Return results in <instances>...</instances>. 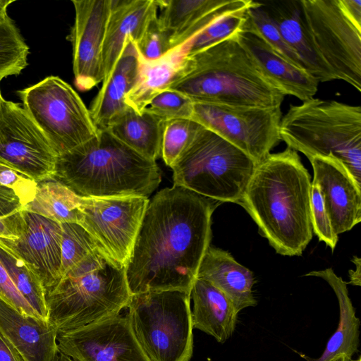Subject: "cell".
Segmentation results:
<instances>
[{
  "label": "cell",
  "mask_w": 361,
  "mask_h": 361,
  "mask_svg": "<svg viewBox=\"0 0 361 361\" xmlns=\"http://www.w3.org/2000/svg\"><path fill=\"white\" fill-rule=\"evenodd\" d=\"M126 308L133 332L152 361H190L193 351L190 293L133 294Z\"/></svg>",
  "instance_id": "cell-8"
},
{
  "label": "cell",
  "mask_w": 361,
  "mask_h": 361,
  "mask_svg": "<svg viewBox=\"0 0 361 361\" xmlns=\"http://www.w3.org/2000/svg\"><path fill=\"white\" fill-rule=\"evenodd\" d=\"M256 164L240 149L202 126L171 168L173 185L221 203L238 204Z\"/></svg>",
  "instance_id": "cell-7"
},
{
  "label": "cell",
  "mask_w": 361,
  "mask_h": 361,
  "mask_svg": "<svg viewBox=\"0 0 361 361\" xmlns=\"http://www.w3.org/2000/svg\"><path fill=\"white\" fill-rule=\"evenodd\" d=\"M56 341L59 352L75 361H152L121 314L58 332Z\"/></svg>",
  "instance_id": "cell-14"
},
{
  "label": "cell",
  "mask_w": 361,
  "mask_h": 361,
  "mask_svg": "<svg viewBox=\"0 0 361 361\" xmlns=\"http://www.w3.org/2000/svg\"><path fill=\"white\" fill-rule=\"evenodd\" d=\"M197 278L220 290L238 312L257 303L252 290L255 284L253 273L227 251L209 246L201 261Z\"/></svg>",
  "instance_id": "cell-24"
},
{
  "label": "cell",
  "mask_w": 361,
  "mask_h": 361,
  "mask_svg": "<svg viewBox=\"0 0 361 361\" xmlns=\"http://www.w3.org/2000/svg\"><path fill=\"white\" fill-rule=\"evenodd\" d=\"M280 140L308 159L331 155L361 185V107L310 98L281 117Z\"/></svg>",
  "instance_id": "cell-6"
},
{
  "label": "cell",
  "mask_w": 361,
  "mask_h": 361,
  "mask_svg": "<svg viewBox=\"0 0 361 361\" xmlns=\"http://www.w3.org/2000/svg\"><path fill=\"white\" fill-rule=\"evenodd\" d=\"M355 361H361L360 357H359Z\"/></svg>",
  "instance_id": "cell-50"
},
{
  "label": "cell",
  "mask_w": 361,
  "mask_h": 361,
  "mask_svg": "<svg viewBox=\"0 0 361 361\" xmlns=\"http://www.w3.org/2000/svg\"><path fill=\"white\" fill-rule=\"evenodd\" d=\"M285 42L296 53L306 71L319 82L335 80L316 51L306 30L300 0L261 2Z\"/></svg>",
  "instance_id": "cell-23"
},
{
  "label": "cell",
  "mask_w": 361,
  "mask_h": 361,
  "mask_svg": "<svg viewBox=\"0 0 361 361\" xmlns=\"http://www.w3.org/2000/svg\"><path fill=\"white\" fill-rule=\"evenodd\" d=\"M0 361H23L13 345L0 332Z\"/></svg>",
  "instance_id": "cell-44"
},
{
  "label": "cell",
  "mask_w": 361,
  "mask_h": 361,
  "mask_svg": "<svg viewBox=\"0 0 361 361\" xmlns=\"http://www.w3.org/2000/svg\"><path fill=\"white\" fill-rule=\"evenodd\" d=\"M0 298L23 314L42 318L18 292L1 262Z\"/></svg>",
  "instance_id": "cell-40"
},
{
  "label": "cell",
  "mask_w": 361,
  "mask_h": 361,
  "mask_svg": "<svg viewBox=\"0 0 361 361\" xmlns=\"http://www.w3.org/2000/svg\"><path fill=\"white\" fill-rule=\"evenodd\" d=\"M202 128L192 119L180 118L164 123L161 140V157L165 164L171 165L190 145Z\"/></svg>",
  "instance_id": "cell-34"
},
{
  "label": "cell",
  "mask_w": 361,
  "mask_h": 361,
  "mask_svg": "<svg viewBox=\"0 0 361 361\" xmlns=\"http://www.w3.org/2000/svg\"><path fill=\"white\" fill-rule=\"evenodd\" d=\"M166 89L193 102L255 107L281 106L285 95L261 73L235 35L183 54Z\"/></svg>",
  "instance_id": "cell-3"
},
{
  "label": "cell",
  "mask_w": 361,
  "mask_h": 361,
  "mask_svg": "<svg viewBox=\"0 0 361 361\" xmlns=\"http://www.w3.org/2000/svg\"><path fill=\"white\" fill-rule=\"evenodd\" d=\"M149 202L145 196L81 197L78 224L102 251L125 266Z\"/></svg>",
  "instance_id": "cell-12"
},
{
  "label": "cell",
  "mask_w": 361,
  "mask_h": 361,
  "mask_svg": "<svg viewBox=\"0 0 361 361\" xmlns=\"http://www.w3.org/2000/svg\"><path fill=\"white\" fill-rule=\"evenodd\" d=\"M0 262L18 292L40 317L48 320L46 290L39 276L23 261L1 246Z\"/></svg>",
  "instance_id": "cell-30"
},
{
  "label": "cell",
  "mask_w": 361,
  "mask_h": 361,
  "mask_svg": "<svg viewBox=\"0 0 361 361\" xmlns=\"http://www.w3.org/2000/svg\"><path fill=\"white\" fill-rule=\"evenodd\" d=\"M329 361H355L352 357H349L346 355H338L331 359Z\"/></svg>",
  "instance_id": "cell-48"
},
{
  "label": "cell",
  "mask_w": 361,
  "mask_h": 361,
  "mask_svg": "<svg viewBox=\"0 0 361 361\" xmlns=\"http://www.w3.org/2000/svg\"><path fill=\"white\" fill-rule=\"evenodd\" d=\"M57 156L19 103H0V163L39 183L52 178Z\"/></svg>",
  "instance_id": "cell-13"
},
{
  "label": "cell",
  "mask_w": 361,
  "mask_h": 361,
  "mask_svg": "<svg viewBox=\"0 0 361 361\" xmlns=\"http://www.w3.org/2000/svg\"><path fill=\"white\" fill-rule=\"evenodd\" d=\"M326 212L336 235L351 230L361 221V185L344 165L331 155L308 159Z\"/></svg>",
  "instance_id": "cell-17"
},
{
  "label": "cell",
  "mask_w": 361,
  "mask_h": 361,
  "mask_svg": "<svg viewBox=\"0 0 361 361\" xmlns=\"http://www.w3.org/2000/svg\"><path fill=\"white\" fill-rule=\"evenodd\" d=\"M310 218L312 231L320 241L332 250L336 247L338 238L334 232L330 219L326 212L322 196L317 184L312 182Z\"/></svg>",
  "instance_id": "cell-38"
},
{
  "label": "cell",
  "mask_w": 361,
  "mask_h": 361,
  "mask_svg": "<svg viewBox=\"0 0 361 361\" xmlns=\"http://www.w3.org/2000/svg\"><path fill=\"white\" fill-rule=\"evenodd\" d=\"M25 204L11 188L0 185V216L24 209Z\"/></svg>",
  "instance_id": "cell-42"
},
{
  "label": "cell",
  "mask_w": 361,
  "mask_h": 361,
  "mask_svg": "<svg viewBox=\"0 0 361 361\" xmlns=\"http://www.w3.org/2000/svg\"><path fill=\"white\" fill-rule=\"evenodd\" d=\"M303 22L319 57L335 80L361 92V30L338 0H300Z\"/></svg>",
  "instance_id": "cell-10"
},
{
  "label": "cell",
  "mask_w": 361,
  "mask_h": 361,
  "mask_svg": "<svg viewBox=\"0 0 361 361\" xmlns=\"http://www.w3.org/2000/svg\"><path fill=\"white\" fill-rule=\"evenodd\" d=\"M75 20L69 36L75 85L87 91L104 78L102 49L111 0H73Z\"/></svg>",
  "instance_id": "cell-15"
},
{
  "label": "cell",
  "mask_w": 361,
  "mask_h": 361,
  "mask_svg": "<svg viewBox=\"0 0 361 361\" xmlns=\"http://www.w3.org/2000/svg\"><path fill=\"white\" fill-rule=\"evenodd\" d=\"M235 37L262 75L285 96L303 102L317 93L319 82L313 76L275 52L255 32L241 29Z\"/></svg>",
  "instance_id": "cell-19"
},
{
  "label": "cell",
  "mask_w": 361,
  "mask_h": 361,
  "mask_svg": "<svg viewBox=\"0 0 361 361\" xmlns=\"http://www.w3.org/2000/svg\"><path fill=\"white\" fill-rule=\"evenodd\" d=\"M184 48L169 51L161 58L147 61L142 56L137 80L126 97V104L137 113H142L151 100L166 90L176 75Z\"/></svg>",
  "instance_id": "cell-28"
},
{
  "label": "cell",
  "mask_w": 361,
  "mask_h": 361,
  "mask_svg": "<svg viewBox=\"0 0 361 361\" xmlns=\"http://www.w3.org/2000/svg\"><path fill=\"white\" fill-rule=\"evenodd\" d=\"M353 262L355 265V270H349V279L350 281L348 283L353 286H360V265H361V259L360 257L357 256H353L352 259Z\"/></svg>",
  "instance_id": "cell-45"
},
{
  "label": "cell",
  "mask_w": 361,
  "mask_h": 361,
  "mask_svg": "<svg viewBox=\"0 0 361 361\" xmlns=\"http://www.w3.org/2000/svg\"><path fill=\"white\" fill-rule=\"evenodd\" d=\"M53 361H75L69 356L59 352L55 356Z\"/></svg>",
  "instance_id": "cell-47"
},
{
  "label": "cell",
  "mask_w": 361,
  "mask_h": 361,
  "mask_svg": "<svg viewBox=\"0 0 361 361\" xmlns=\"http://www.w3.org/2000/svg\"><path fill=\"white\" fill-rule=\"evenodd\" d=\"M0 332L23 361H53L58 331L47 319L27 315L0 298Z\"/></svg>",
  "instance_id": "cell-20"
},
{
  "label": "cell",
  "mask_w": 361,
  "mask_h": 361,
  "mask_svg": "<svg viewBox=\"0 0 361 361\" xmlns=\"http://www.w3.org/2000/svg\"><path fill=\"white\" fill-rule=\"evenodd\" d=\"M281 106L255 107L193 102L192 120L221 137L256 164L279 142Z\"/></svg>",
  "instance_id": "cell-11"
},
{
  "label": "cell",
  "mask_w": 361,
  "mask_h": 361,
  "mask_svg": "<svg viewBox=\"0 0 361 361\" xmlns=\"http://www.w3.org/2000/svg\"><path fill=\"white\" fill-rule=\"evenodd\" d=\"M164 121L192 119L193 102L184 94L166 89L157 94L145 109Z\"/></svg>",
  "instance_id": "cell-36"
},
{
  "label": "cell",
  "mask_w": 361,
  "mask_h": 361,
  "mask_svg": "<svg viewBox=\"0 0 361 361\" xmlns=\"http://www.w3.org/2000/svg\"><path fill=\"white\" fill-rule=\"evenodd\" d=\"M164 123L146 110L140 114L128 106L106 129L137 153L156 161L161 155Z\"/></svg>",
  "instance_id": "cell-27"
},
{
  "label": "cell",
  "mask_w": 361,
  "mask_h": 361,
  "mask_svg": "<svg viewBox=\"0 0 361 361\" xmlns=\"http://www.w3.org/2000/svg\"><path fill=\"white\" fill-rule=\"evenodd\" d=\"M221 202L173 185L149 200L125 265L131 295L190 293L210 246L212 216Z\"/></svg>",
  "instance_id": "cell-1"
},
{
  "label": "cell",
  "mask_w": 361,
  "mask_h": 361,
  "mask_svg": "<svg viewBox=\"0 0 361 361\" xmlns=\"http://www.w3.org/2000/svg\"><path fill=\"white\" fill-rule=\"evenodd\" d=\"M131 293L125 266L97 247L46 292L48 321L58 332L119 314Z\"/></svg>",
  "instance_id": "cell-5"
},
{
  "label": "cell",
  "mask_w": 361,
  "mask_h": 361,
  "mask_svg": "<svg viewBox=\"0 0 361 361\" xmlns=\"http://www.w3.org/2000/svg\"><path fill=\"white\" fill-rule=\"evenodd\" d=\"M14 1V0H0V23L11 18L7 13V8Z\"/></svg>",
  "instance_id": "cell-46"
},
{
  "label": "cell",
  "mask_w": 361,
  "mask_h": 361,
  "mask_svg": "<svg viewBox=\"0 0 361 361\" xmlns=\"http://www.w3.org/2000/svg\"><path fill=\"white\" fill-rule=\"evenodd\" d=\"M241 29L255 32L275 52L297 67L306 71L299 56L285 42L261 1H253L252 4L247 10L246 19Z\"/></svg>",
  "instance_id": "cell-31"
},
{
  "label": "cell",
  "mask_w": 361,
  "mask_h": 361,
  "mask_svg": "<svg viewBox=\"0 0 361 361\" xmlns=\"http://www.w3.org/2000/svg\"><path fill=\"white\" fill-rule=\"evenodd\" d=\"M81 197L53 178L37 183L33 199L24 209L57 221L78 223Z\"/></svg>",
  "instance_id": "cell-29"
},
{
  "label": "cell",
  "mask_w": 361,
  "mask_h": 361,
  "mask_svg": "<svg viewBox=\"0 0 361 361\" xmlns=\"http://www.w3.org/2000/svg\"><path fill=\"white\" fill-rule=\"evenodd\" d=\"M159 16L171 38V50L184 48L197 34L233 11L246 9L251 0H157Z\"/></svg>",
  "instance_id": "cell-18"
},
{
  "label": "cell",
  "mask_w": 361,
  "mask_h": 361,
  "mask_svg": "<svg viewBox=\"0 0 361 361\" xmlns=\"http://www.w3.org/2000/svg\"><path fill=\"white\" fill-rule=\"evenodd\" d=\"M26 227L17 239L0 238V246L29 266L46 292L61 279V224L23 209Z\"/></svg>",
  "instance_id": "cell-16"
},
{
  "label": "cell",
  "mask_w": 361,
  "mask_h": 361,
  "mask_svg": "<svg viewBox=\"0 0 361 361\" xmlns=\"http://www.w3.org/2000/svg\"><path fill=\"white\" fill-rule=\"evenodd\" d=\"M17 93L57 157L98 135L99 128L90 110L76 91L61 78L48 76Z\"/></svg>",
  "instance_id": "cell-9"
},
{
  "label": "cell",
  "mask_w": 361,
  "mask_h": 361,
  "mask_svg": "<svg viewBox=\"0 0 361 361\" xmlns=\"http://www.w3.org/2000/svg\"><path fill=\"white\" fill-rule=\"evenodd\" d=\"M29 47L13 20L0 23V82L18 75L27 66Z\"/></svg>",
  "instance_id": "cell-32"
},
{
  "label": "cell",
  "mask_w": 361,
  "mask_h": 361,
  "mask_svg": "<svg viewBox=\"0 0 361 361\" xmlns=\"http://www.w3.org/2000/svg\"><path fill=\"white\" fill-rule=\"evenodd\" d=\"M193 329L224 343L234 332L238 312L231 301L209 282L196 278L190 291Z\"/></svg>",
  "instance_id": "cell-25"
},
{
  "label": "cell",
  "mask_w": 361,
  "mask_h": 361,
  "mask_svg": "<svg viewBox=\"0 0 361 361\" xmlns=\"http://www.w3.org/2000/svg\"><path fill=\"white\" fill-rule=\"evenodd\" d=\"M2 98H3V97L1 96V90H0V103H1Z\"/></svg>",
  "instance_id": "cell-49"
},
{
  "label": "cell",
  "mask_w": 361,
  "mask_h": 361,
  "mask_svg": "<svg viewBox=\"0 0 361 361\" xmlns=\"http://www.w3.org/2000/svg\"><path fill=\"white\" fill-rule=\"evenodd\" d=\"M141 63L142 57L136 44L128 37L113 71L102 82L89 109L99 129H106L128 107L126 97L137 80Z\"/></svg>",
  "instance_id": "cell-22"
},
{
  "label": "cell",
  "mask_w": 361,
  "mask_h": 361,
  "mask_svg": "<svg viewBox=\"0 0 361 361\" xmlns=\"http://www.w3.org/2000/svg\"><path fill=\"white\" fill-rule=\"evenodd\" d=\"M338 2L348 19L361 30V1L338 0Z\"/></svg>",
  "instance_id": "cell-43"
},
{
  "label": "cell",
  "mask_w": 361,
  "mask_h": 361,
  "mask_svg": "<svg viewBox=\"0 0 361 361\" xmlns=\"http://www.w3.org/2000/svg\"><path fill=\"white\" fill-rule=\"evenodd\" d=\"M157 0H111V13L102 49L104 82L111 75L131 37L137 44L151 20L157 16Z\"/></svg>",
  "instance_id": "cell-21"
},
{
  "label": "cell",
  "mask_w": 361,
  "mask_h": 361,
  "mask_svg": "<svg viewBox=\"0 0 361 361\" xmlns=\"http://www.w3.org/2000/svg\"><path fill=\"white\" fill-rule=\"evenodd\" d=\"M52 178L85 197L150 195L161 180L156 161L130 148L108 130L57 157Z\"/></svg>",
  "instance_id": "cell-4"
},
{
  "label": "cell",
  "mask_w": 361,
  "mask_h": 361,
  "mask_svg": "<svg viewBox=\"0 0 361 361\" xmlns=\"http://www.w3.org/2000/svg\"><path fill=\"white\" fill-rule=\"evenodd\" d=\"M0 185L13 189L25 205L35 195L37 183L0 163Z\"/></svg>",
  "instance_id": "cell-39"
},
{
  "label": "cell",
  "mask_w": 361,
  "mask_h": 361,
  "mask_svg": "<svg viewBox=\"0 0 361 361\" xmlns=\"http://www.w3.org/2000/svg\"><path fill=\"white\" fill-rule=\"evenodd\" d=\"M23 210L0 216V238L17 239L23 235L26 227Z\"/></svg>",
  "instance_id": "cell-41"
},
{
  "label": "cell",
  "mask_w": 361,
  "mask_h": 361,
  "mask_svg": "<svg viewBox=\"0 0 361 361\" xmlns=\"http://www.w3.org/2000/svg\"><path fill=\"white\" fill-rule=\"evenodd\" d=\"M135 44L141 56L147 61L159 59L171 50L170 35L161 25L158 16L151 20Z\"/></svg>",
  "instance_id": "cell-37"
},
{
  "label": "cell",
  "mask_w": 361,
  "mask_h": 361,
  "mask_svg": "<svg viewBox=\"0 0 361 361\" xmlns=\"http://www.w3.org/2000/svg\"><path fill=\"white\" fill-rule=\"evenodd\" d=\"M305 276L322 278L331 287L338 302L339 322L321 356L316 359L304 357L307 361H329L338 355L352 357L358 350L360 322L348 295L347 283L331 268L312 271Z\"/></svg>",
  "instance_id": "cell-26"
},
{
  "label": "cell",
  "mask_w": 361,
  "mask_h": 361,
  "mask_svg": "<svg viewBox=\"0 0 361 361\" xmlns=\"http://www.w3.org/2000/svg\"><path fill=\"white\" fill-rule=\"evenodd\" d=\"M247 9L221 16L187 43L183 49V54L195 53L235 35L241 30L245 21Z\"/></svg>",
  "instance_id": "cell-35"
},
{
  "label": "cell",
  "mask_w": 361,
  "mask_h": 361,
  "mask_svg": "<svg viewBox=\"0 0 361 361\" xmlns=\"http://www.w3.org/2000/svg\"><path fill=\"white\" fill-rule=\"evenodd\" d=\"M310 175L287 147L256 164L238 202L280 255L300 256L312 238Z\"/></svg>",
  "instance_id": "cell-2"
},
{
  "label": "cell",
  "mask_w": 361,
  "mask_h": 361,
  "mask_svg": "<svg viewBox=\"0 0 361 361\" xmlns=\"http://www.w3.org/2000/svg\"><path fill=\"white\" fill-rule=\"evenodd\" d=\"M61 224L62 277L98 247L91 235L79 224L66 222Z\"/></svg>",
  "instance_id": "cell-33"
}]
</instances>
